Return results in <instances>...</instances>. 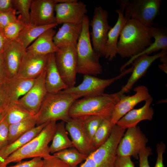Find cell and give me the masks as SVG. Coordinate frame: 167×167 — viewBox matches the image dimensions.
Here are the masks:
<instances>
[{
	"mask_svg": "<svg viewBox=\"0 0 167 167\" xmlns=\"http://www.w3.org/2000/svg\"><path fill=\"white\" fill-rule=\"evenodd\" d=\"M152 38L148 27L130 19L120 34L117 47V54L123 58H133L152 43Z\"/></svg>",
	"mask_w": 167,
	"mask_h": 167,
	"instance_id": "1",
	"label": "cell"
},
{
	"mask_svg": "<svg viewBox=\"0 0 167 167\" xmlns=\"http://www.w3.org/2000/svg\"><path fill=\"white\" fill-rule=\"evenodd\" d=\"M121 96L118 92L78 99L71 106L69 115L73 118L95 115L110 120L115 106Z\"/></svg>",
	"mask_w": 167,
	"mask_h": 167,
	"instance_id": "2",
	"label": "cell"
},
{
	"mask_svg": "<svg viewBox=\"0 0 167 167\" xmlns=\"http://www.w3.org/2000/svg\"><path fill=\"white\" fill-rule=\"evenodd\" d=\"M79 98L74 95L61 92L47 93L37 113L35 115L36 125L60 120L66 122L70 119V109Z\"/></svg>",
	"mask_w": 167,
	"mask_h": 167,
	"instance_id": "3",
	"label": "cell"
},
{
	"mask_svg": "<svg viewBox=\"0 0 167 167\" xmlns=\"http://www.w3.org/2000/svg\"><path fill=\"white\" fill-rule=\"evenodd\" d=\"M90 21L85 15L82 22L81 32L76 45L77 73L96 76L101 74L102 68L100 57L92 47L89 32Z\"/></svg>",
	"mask_w": 167,
	"mask_h": 167,
	"instance_id": "4",
	"label": "cell"
},
{
	"mask_svg": "<svg viewBox=\"0 0 167 167\" xmlns=\"http://www.w3.org/2000/svg\"><path fill=\"white\" fill-rule=\"evenodd\" d=\"M56 122H48L37 136L9 156L2 164L7 165L11 162H18L29 158H44L50 154L48 145L55 132Z\"/></svg>",
	"mask_w": 167,
	"mask_h": 167,
	"instance_id": "5",
	"label": "cell"
},
{
	"mask_svg": "<svg viewBox=\"0 0 167 167\" xmlns=\"http://www.w3.org/2000/svg\"><path fill=\"white\" fill-rule=\"evenodd\" d=\"M161 0H117L116 3L124 8V15L148 27L160 14Z\"/></svg>",
	"mask_w": 167,
	"mask_h": 167,
	"instance_id": "6",
	"label": "cell"
},
{
	"mask_svg": "<svg viewBox=\"0 0 167 167\" xmlns=\"http://www.w3.org/2000/svg\"><path fill=\"white\" fill-rule=\"evenodd\" d=\"M107 11L101 6L95 7L93 15L89 25L92 28L90 33L93 50L100 57L106 54L108 35L112 28L109 24Z\"/></svg>",
	"mask_w": 167,
	"mask_h": 167,
	"instance_id": "7",
	"label": "cell"
},
{
	"mask_svg": "<svg viewBox=\"0 0 167 167\" xmlns=\"http://www.w3.org/2000/svg\"><path fill=\"white\" fill-rule=\"evenodd\" d=\"M132 67L123 70L119 75L109 79H102L95 76L84 75L83 81L79 85L61 91L62 93L72 94L80 97L100 95L104 93L105 88L115 81L132 72Z\"/></svg>",
	"mask_w": 167,
	"mask_h": 167,
	"instance_id": "8",
	"label": "cell"
},
{
	"mask_svg": "<svg viewBox=\"0 0 167 167\" xmlns=\"http://www.w3.org/2000/svg\"><path fill=\"white\" fill-rule=\"evenodd\" d=\"M56 64L63 81L68 88L75 86L77 72L76 48L65 46L54 53Z\"/></svg>",
	"mask_w": 167,
	"mask_h": 167,
	"instance_id": "9",
	"label": "cell"
},
{
	"mask_svg": "<svg viewBox=\"0 0 167 167\" xmlns=\"http://www.w3.org/2000/svg\"><path fill=\"white\" fill-rule=\"evenodd\" d=\"M127 129L118 145L117 155L138 159L139 152L146 147L148 139L137 126Z\"/></svg>",
	"mask_w": 167,
	"mask_h": 167,
	"instance_id": "10",
	"label": "cell"
},
{
	"mask_svg": "<svg viewBox=\"0 0 167 167\" xmlns=\"http://www.w3.org/2000/svg\"><path fill=\"white\" fill-rule=\"evenodd\" d=\"M69 1L32 0L30 7V25L40 26L56 23L54 13L55 5L57 3Z\"/></svg>",
	"mask_w": 167,
	"mask_h": 167,
	"instance_id": "11",
	"label": "cell"
},
{
	"mask_svg": "<svg viewBox=\"0 0 167 167\" xmlns=\"http://www.w3.org/2000/svg\"><path fill=\"white\" fill-rule=\"evenodd\" d=\"M54 11L56 22L58 25L66 23L81 24L88 12L86 5L77 0L57 3L55 6Z\"/></svg>",
	"mask_w": 167,
	"mask_h": 167,
	"instance_id": "12",
	"label": "cell"
},
{
	"mask_svg": "<svg viewBox=\"0 0 167 167\" xmlns=\"http://www.w3.org/2000/svg\"><path fill=\"white\" fill-rule=\"evenodd\" d=\"M49 54L40 55L25 50L16 77L36 78L46 69Z\"/></svg>",
	"mask_w": 167,
	"mask_h": 167,
	"instance_id": "13",
	"label": "cell"
},
{
	"mask_svg": "<svg viewBox=\"0 0 167 167\" xmlns=\"http://www.w3.org/2000/svg\"><path fill=\"white\" fill-rule=\"evenodd\" d=\"M45 74L46 69L36 78L28 92L16 102L34 116L39 111L47 93L45 84Z\"/></svg>",
	"mask_w": 167,
	"mask_h": 167,
	"instance_id": "14",
	"label": "cell"
},
{
	"mask_svg": "<svg viewBox=\"0 0 167 167\" xmlns=\"http://www.w3.org/2000/svg\"><path fill=\"white\" fill-rule=\"evenodd\" d=\"M135 93L132 96H121L116 104L110 120L111 122L116 124L118 121L139 103L151 97L147 87L139 85L134 89Z\"/></svg>",
	"mask_w": 167,
	"mask_h": 167,
	"instance_id": "15",
	"label": "cell"
},
{
	"mask_svg": "<svg viewBox=\"0 0 167 167\" xmlns=\"http://www.w3.org/2000/svg\"><path fill=\"white\" fill-rule=\"evenodd\" d=\"M65 128L70 136L73 147L81 153L88 156L96 150L80 119L71 118L65 123Z\"/></svg>",
	"mask_w": 167,
	"mask_h": 167,
	"instance_id": "16",
	"label": "cell"
},
{
	"mask_svg": "<svg viewBox=\"0 0 167 167\" xmlns=\"http://www.w3.org/2000/svg\"><path fill=\"white\" fill-rule=\"evenodd\" d=\"M167 54V51L161 50L152 56L142 55L135 59L132 63V74L127 83L118 92L120 95L128 92L138 80L146 73L152 64L156 59Z\"/></svg>",
	"mask_w": 167,
	"mask_h": 167,
	"instance_id": "17",
	"label": "cell"
},
{
	"mask_svg": "<svg viewBox=\"0 0 167 167\" xmlns=\"http://www.w3.org/2000/svg\"><path fill=\"white\" fill-rule=\"evenodd\" d=\"M25 51L21 45L14 40L11 42L3 52V59L7 79L16 77Z\"/></svg>",
	"mask_w": 167,
	"mask_h": 167,
	"instance_id": "18",
	"label": "cell"
},
{
	"mask_svg": "<svg viewBox=\"0 0 167 167\" xmlns=\"http://www.w3.org/2000/svg\"><path fill=\"white\" fill-rule=\"evenodd\" d=\"M153 100L151 96L146 100L142 107L137 109H133L129 111L120 119L116 124L126 130L137 126L142 121L152 120L154 111L151 105Z\"/></svg>",
	"mask_w": 167,
	"mask_h": 167,
	"instance_id": "19",
	"label": "cell"
},
{
	"mask_svg": "<svg viewBox=\"0 0 167 167\" xmlns=\"http://www.w3.org/2000/svg\"><path fill=\"white\" fill-rule=\"evenodd\" d=\"M119 6V8L116 10L118 15L117 21L108 35L106 54L105 57L110 61L113 60L117 54V47L118 38L123 28L130 19L124 16V7L122 6Z\"/></svg>",
	"mask_w": 167,
	"mask_h": 167,
	"instance_id": "20",
	"label": "cell"
},
{
	"mask_svg": "<svg viewBox=\"0 0 167 167\" xmlns=\"http://www.w3.org/2000/svg\"><path fill=\"white\" fill-rule=\"evenodd\" d=\"M82 28V23H64L53 37L55 45L58 48L65 46L76 48Z\"/></svg>",
	"mask_w": 167,
	"mask_h": 167,
	"instance_id": "21",
	"label": "cell"
},
{
	"mask_svg": "<svg viewBox=\"0 0 167 167\" xmlns=\"http://www.w3.org/2000/svg\"><path fill=\"white\" fill-rule=\"evenodd\" d=\"M45 84L47 93L55 94L68 88L57 68L54 53L49 54L46 68Z\"/></svg>",
	"mask_w": 167,
	"mask_h": 167,
	"instance_id": "22",
	"label": "cell"
},
{
	"mask_svg": "<svg viewBox=\"0 0 167 167\" xmlns=\"http://www.w3.org/2000/svg\"><path fill=\"white\" fill-rule=\"evenodd\" d=\"M150 33L154 39V41L142 53L131 58L120 68L122 72L127 66L132 63L133 60L138 57L144 54H149L160 50L167 51V31L166 29L153 26L148 27Z\"/></svg>",
	"mask_w": 167,
	"mask_h": 167,
	"instance_id": "23",
	"label": "cell"
},
{
	"mask_svg": "<svg viewBox=\"0 0 167 167\" xmlns=\"http://www.w3.org/2000/svg\"><path fill=\"white\" fill-rule=\"evenodd\" d=\"M56 32L54 28L47 30L41 35L25 50L40 55L55 53L59 49L53 41V37Z\"/></svg>",
	"mask_w": 167,
	"mask_h": 167,
	"instance_id": "24",
	"label": "cell"
},
{
	"mask_svg": "<svg viewBox=\"0 0 167 167\" xmlns=\"http://www.w3.org/2000/svg\"><path fill=\"white\" fill-rule=\"evenodd\" d=\"M49 122L37 126L0 151V165L11 154L22 147L37 136Z\"/></svg>",
	"mask_w": 167,
	"mask_h": 167,
	"instance_id": "25",
	"label": "cell"
},
{
	"mask_svg": "<svg viewBox=\"0 0 167 167\" xmlns=\"http://www.w3.org/2000/svg\"><path fill=\"white\" fill-rule=\"evenodd\" d=\"M36 79L17 77L7 79L10 103L17 101L26 94L32 86Z\"/></svg>",
	"mask_w": 167,
	"mask_h": 167,
	"instance_id": "26",
	"label": "cell"
},
{
	"mask_svg": "<svg viewBox=\"0 0 167 167\" xmlns=\"http://www.w3.org/2000/svg\"><path fill=\"white\" fill-rule=\"evenodd\" d=\"M56 23L37 26L30 25L26 26L20 32L15 41L19 43L25 50L29 45L47 30L57 26Z\"/></svg>",
	"mask_w": 167,
	"mask_h": 167,
	"instance_id": "27",
	"label": "cell"
},
{
	"mask_svg": "<svg viewBox=\"0 0 167 167\" xmlns=\"http://www.w3.org/2000/svg\"><path fill=\"white\" fill-rule=\"evenodd\" d=\"M65 128V122L61 121L56 123V128L52 142L49 146L50 153L56 152L73 147L71 140L69 138Z\"/></svg>",
	"mask_w": 167,
	"mask_h": 167,
	"instance_id": "28",
	"label": "cell"
},
{
	"mask_svg": "<svg viewBox=\"0 0 167 167\" xmlns=\"http://www.w3.org/2000/svg\"><path fill=\"white\" fill-rule=\"evenodd\" d=\"M2 115L9 125L34 116L16 102L10 103Z\"/></svg>",
	"mask_w": 167,
	"mask_h": 167,
	"instance_id": "29",
	"label": "cell"
},
{
	"mask_svg": "<svg viewBox=\"0 0 167 167\" xmlns=\"http://www.w3.org/2000/svg\"><path fill=\"white\" fill-rule=\"evenodd\" d=\"M36 121L35 116L17 123L10 125L8 131V144L35 126Z\"/></svg>",
	"mask_w": 167,
	"mask_h": 167,
	"instance_id": "30",
	"label": "cell"
},
{
	"mask_svg": "<svg viewBox=\"0 0 167 167\" xmlns=\"http://www.w3.org/2000/svg\"><path fill=\"white\" fill-rule=\"evenodd\" d=\"M53 155L66 163L70 167H77L88 156L81 153L74 147L59 151L53 154Z\"/></svg>",
	"mask_w": 167,
	"mask_h": 167,
	"instance_id": "31",
	"label": "cell"
},
{
	"mask_svg": "<svg viewBox=\"0 0 167 167\" xmlns=\"http://www.w3.org/2000/svg\"><path fill=\"white\" fill-rule=\"evenodd\" d=\"M115 125L112 123L110 120H103L92 139V143L95 149H97L107 141Z\"/></svg>",
	"mask_w": 167,
	"mask_h": 167,
	"instance_id": "32",
	"label": "cell"
},
{
	"mask_svg": "<svg viewBox=\"0 0 167 167\" xmlns=\"http://www.w3.org/2000/svg\"><path fill=\"white\" fill-rule=\"evenodd\" d=\"M78 118L81 119L84 129L92 142L94 135L104 119L100 117L95 115Z\"/></svg>",
	"mask_w": 167,
	"mask_h": 167,
	"instance_id": "33",
	"label": "cell"
},
{
	"mask_svg": "<svg viewBox=\"0 0 167 167\" xmlns=\"http://www.w3.org/2000/svg\"><path fill=\"white\" fill-rule=\"evenodd\" d=\"M32 0H13V8L20 15L18 17L26 26L30 25L29 10Z\"/></svg>",
	"mask_w": 167,
	"mask_h": 167,
	"instance_id": "34",
	"label": "cell"
},
{
	"mask_svg": "<svg viewBox=\"0 0 167 167\" xmlns=\"http://www.w3.org/2000/svg\"><path fill=\"white\" fill-rule=\"evenodd\" d=\"M26 26L18 17L15 21L2 29L6 38L9 41H11L15 40L20 32Z\"/></svg>",
	"mask_w": 167,
	"mask_h": 167,
	"instance_id": "35",
	"label": "cell"
},
{
	"mask_svg": "<svg viewBox=\"0 0 167 167\" xmlns=\"http://www.w3.org/2000/svg\"><path fill=\"white\" fill-rule=\"evenodd\" d=\"M10 103L7 79L0 83V113H2Z\"/></svg>",
	"mask_w": 167,
	"mask_h": 167,
	"instance_id": "36",
	"label": "cell"
},
{
	"mask_svg": "<svg viewBox=\"0 0 167 167\" xmlns=\"http://www.w3.org/2000/svg\"><path fill=\"white\" fill-rule=\"evenodd\" d=\"M16 10L13 8L0 12V28L3 29L17 19Z\"/></svg>",
	"mask_w": 167,
	"mask_h": 167,
	"instance_id": "37",
	"label": "cell"
},
{
	"mask_svg": "<svg viewBox=\"0 0 167 167\" xmlns=\"http://www.w3.org/2000/svg\"><path fill=\"white\" fill-rule=\"evenodd\" d=\"M9 125L2 116L0 122V151L8 144Z\"/></svg>",
	"mask_w": 167,
	"mask_h": 167,
	"instance_id": "38",
	"label": "cell"
},
{
	"mask_svg": "<svg viewBox=\"0 0 167 167\" xmlns=\"http://www.w3.org/2000/svg\"><path fill=\"white\" fill-rule=\"evenodd\" d=\"M41 167H70L60 159L49 154L42 159Z\"/></svg>",
	"mask_w": 167,
	"mask_h": 167,
	"instance_id": "39",
	"label": "cell"
},
{
	"mask_svg": "<svg viewBox=\"0 0 167 167\" xmlns=\"http://www.w3.org/2000/svg\"><path fill=\"white\" fill-rule=\"evenodd\" d=\"M152 149L150 147H146L139 153V167H151L149 165L148 158L152 154Z\"/></svg>",
	"mask_w": 167,
	"mask_h": 167,
	"instance_id": "40",
	"label": "cell"
},
{
	"mask_svg": "<svg viewBox=\"0 0 167 167\" xmlns=\"http://www.w3.org/2000/svg\"><path fill=\"white\" fill-rule=\"evenodd\" d=\"M42 158L36 157L28 161H20L16 165L7 167H41Z\"/></svg>",
	"mask_w": 167,
	"mask_h": 167,
	"instance_id": "41",
	"label": "cell"
},
{
	"mask_svg": "<svg viewBox=\"0 0 167 167\" xmlns=\"http://www.w3.org/2000/svg\"><path fill=\"white\" fill-rule=\"evenodd\" d=\"M166 148V146L163 142H161L157 144L156 151L157 156L154 167H165L163 163V155Z\"/></svg>",
	"mask_w": 167,
	"mask_h": 167,
	"instance_id": "42",
	"label": "cell"
},
{
	"mask_svg": "<svg viewBox=\"0 0 167 167\" xmlns=\"http://www.w3.org/2000/svg\"><path fill=\"white\" fill-rule=\"evenodd\" d=\"M115 167H135L131 157H122L117 155L114 164Z\"/></svg>",
	"mask_w": 167,
	"mask_h": 167,
	"instance_id": "43",
	"label": "cell"
},
{
	"mask_svg": "<svg viewBox=\"0 0 167 167\" xmlns=\"http://www.w3.org/2000/svg\"><path fill=\"white\" fill-rule=\"evenodd\" d=\"M11 41H9L0 28V53L3 52L8 46Z\"/></svg>",
	"mask_w": 167,
	"mask_h": 167,
	"instance_id": "44",
	"label": "cell"
},
{
	"mask_svg": "<svg viewBox=\"0 0 167 167\" xmlns=\"http://www.w3.org/2000/svg\"><path fill=\"white\" fill-rule=\"evenodd\" d=\"M7 79L2 57V53H0V83Z\"/></svg>",
	"mask_w": 167,
	"mask_h": 167,
	"instance_id": "45",
	"label": "cell"
},
{
	"mask_svg": "<svg viewBox=\"0 0 167 167\" xmlns=\"http://www.w3.org/2000/svg\"><path fill=\"white\" fill-rule=\"evenodd\" d=\"M13 8V0H0V12Z\"/></svg>",
	"mask_w": 167,
	"mask_h": 167,
	"instance_id": "46",
	"label": "cell"
},
{
	"mask_svg": "<svg viewBox=\"0 0 167 167\" xmlns=\"http://www.w3.org/2000/svg\"><path fill=\"white\" fill-rule=\"evenodd\" d=\"M158 67L162 71L167 73V63H162L161 64L158 65Z\"/></svg>",
	"mask_w": 167,
	"mask_h": 167,
	"instance_id": "47",
	"label": "cell"
},
{
	"mask_svg": "<svg viewBox=\"0 0 167 167\" xmlns=\"http://www.w3.org/2000/svg\"><path fill=\"white\" fill-rule=\"evenodd\" d=\"M2 113H0V122L2 118Z\"/></svg>",
	"mask_w": 167,
	"mask_h": 167,
	"instance_id": "48",
	"label": "cell"
},
{
	"mask_svg": "<svg viewBox=\"0 0 167 167\" xmlns=\"http://www.w3.org/2000/svg\"><path fill=\"white\" fill-rule=\"evenodd\" d=\"M6 165H4L3 164L0 165V167H6Z\"/></svg>",
	"mask_w": 167,
	"mask_h": 167,
	"instance_id": "49",
	"label": "cell"
}]
</instances>
